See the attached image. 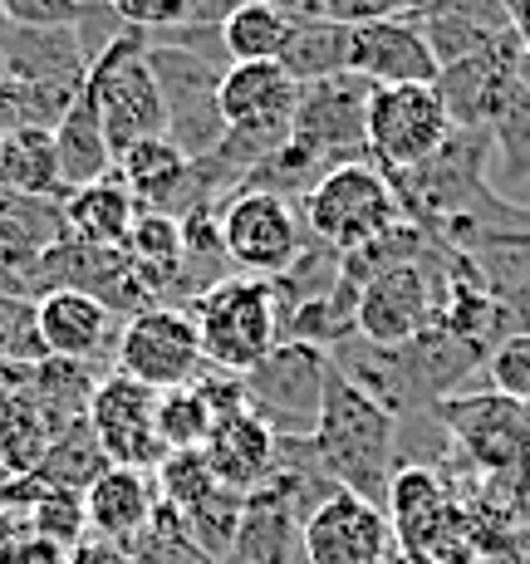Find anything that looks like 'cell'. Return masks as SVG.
I'll return each instance as SVG.
<instances>
[{
  "label": "cell",
  "mask_w": 530,
  "mask_h": 564,
  "mask_svg": "<svg viewBox=\"0 0 530 564\" xmlns=\"http://www.w3.org/2000/svg\"><path fill=\"white\" fill-rule=\"evenodd\" d=\"M202 339V359L221 373H251L256 364L270 359V349L280 344V305L275 285L256 275L216 280L207 295L192 310Z\"/></svg>",
  "instance_id": "3957f363"
},
{
  "label": "cell",
  "mask_w": 530,
  "mask_h": 564,
  "mask_svg": "<svg viewBox=\"0 0 530 564\" xmlns=\"http://www.w3.org/2000/svg\"><path fill=\"white\" fill-rule=\"evenodd\" d=\"M123 256H128L133 280H143V285L158 290V285H167V280H177L182 260H187V246H182V221H177V216H167V212H138Z\"/></svg>",
  "instance_id": "d4e9b609"
},
{
  "label": "cell",
  "mask_w": 530,
  "mask_h": 564,
  "mask_svg": "<svg viewBox=\"0 0 530 564\" xmlns=\"http://www.w3.org/2000/svg\"><path fill=\"white\" fill-rule=\"evenodd\" d=\"M447 427L462 437V447L477 462H486L491 471H506V466L530 457V412L526 403H511V398H457V403L442 408Z\"/></svg>",
  "instance_id": "e0dca14e"
},
{
  "label": "cell",
  "mask_w": 530,
  "mask_h": 564,
  "mask_svg": "<svg viewBox=\"0 0 530 564\" xmlns=\"http://www.w3.org/2000/svg\"><path fill=\"white\" fill-rule=\"evenodd\" d=\"M113 167H118V182L128 187V197L143 212H162L182 192V182H187L192 158L172 138H143V143L123 148L113 158Z\"/></svg>",
  "instance_id": "7402d4cb"
},
{
  "label": "cell",
  "mask_w": 530,
  "mask_h": 564,
  "mask_svg": "<svg viewBox=\"0 0 530 564\" xmlns=\"http://www.w3.org/2000/svg\"><path fill=\"white\" fill-rule=\"evenodd\" d=\"M388 516L383 506L334 486L324 501L305 511L300 555L305 564H383L388 560Z\"/></svg>",
  "instance_id": "30bf717a"
},
{
  "label": "cell",
  "mask_w": 530,
  "mask_h": 564,
  "mask_svg": "<svg viewBox=\"0 0 530 564\" xmlns=\"http://www.w3.org/2000/svg\"><path fill=\"white\" fill-rule=\"evenodd\" d=\"M30 540H35L30 516L15 511V506H0V564H20V560H25Z\"/></svg>",
  "instance_id": "d590c367"
},
{
  "label": "cell",
  "mask_w": 530,
  "mask_h": 564,
  "mask_svg": "<svg viewBox=\"0 0 530 564\" xmlns=\"http://www.w3.org/2000/svg\"><path fill=\"white\" fill-rule=\"evenodd\" d=\"M202 457H207L216 486H226V491H236V496H251L256 486H266L270 476H275L280 437L270 422H261L246 408V412H231V417H216Z\"/></svg>",
  "instance_id": "9a60e30c"
},
{
  "label": "cell",
  "mask_w": 530,
  "mask_h": 564,
  "mask_svg": "<svg viewBox=\"0 0 530 564\" xmlns=\"http://www.w3.org/2000/svg\"><path fill=\"white\" fill-rule=\"evenodd\" d=\"M369 94L374 84H364L359 74H334V79H320V84H300L290 143L310 158L329 153V148H364Z\"/></svg>",
  "instance_id": "4fadbf2b"
},
{
  "label": "cell",
  "mask_w": 530,
  "mask_h": 564,
  "mask_svg": "<svg viewBox=\"0 0 530 564\" xmlns=\"http://www.w3.org/2000/svg\"><path fill=\"white\" fill-rule=\"evenodd\" d=\"M295 20L275 6V0H236L221 15V50L231 64H280Z\"/></svg>",
  "instance_id": "603a6c76"
},
{
  "label": "cell",
  "mask_w": 530,
  "mask_h": 564,
  "mask_svg": "<svg viewBox=\"0 0 530 564\" xmlns=\"http://www.w3.org/2000/svg\"><path fill=\"white\" fill-rule=\"evenodd\" d=\"M413 0H329V20L334 25H374V20H393L408 15Z\"/></svg>",
  "instance_id": "e575fe53"
},
{
  "label": "cell",
  "mask_w": 530,
  "mask_h": 564,
  "mask_svg": "<svg viewBox=\"0 0 530 564\" xmlns=\"http://www.w3.org/2000/svg\"><path fill=\"white\" fill-rule=\"evenodd\" d=\"M0 187L20 197H54L64 192L60 158H54V128H15L0 138Z\"/></svg>",
  "instance_id": "cb8c5ba5"
},
{
  "label": "cell",
  "mask_w": 530,
  "mask_h": 564,
  "mask_svg": "<svg viewBox=\"0 0 530 564\" xmlns=\"http://www.w3.org/2000/svg\"><path fill=\"white\" fill-rule=\"evenodd\" d=\"M108 6L128 30L192 25V15H197V0H108Z\"/></svg>",
  "instance_id": "836d02e7"
},
{
  "label": "cell",
  "mask_w": 530,
  "mask_h": 564,
  "mask_svg": "<svg viewBox=\"0 0 530 564\" xmlns=\"http://www.w3.org/2000/svg\"><path fill=\"white\" fill-rule=\"evenodd\" d=\"M54 158H60L64 197L89 187V182H104L108 167H113V153H108V138H104L99 108H94L89 89L74 94V104L64 108V118L54 123Z\"/></svg>",
  "instance_id": "44dd1931"
},
{
  "label": "cell",
  "mask_w": 530,
  "mask_h": 564,
  "mask_svg": "<svg viewBox=\"0 0 530 564\" xmlns=\"http://www.w3.org/2000/svg\"><path fill=\"white\" fill-rule=\"evenodd\" d=\"M486 373H491V388L501 398H511V403H530V334H511L506 344H496Z\"/></svg>",
  "instance_id": "d6a6232c"
},
{
  "label": "cell",
  "mask_w": 530,
  "mask_h": 564,
  "mask_svg": "<svg viewBox=\"0 0 530 564\" xmlns=\"http://www.w3.org/2000/svg\"><path fill=\"white\" fill-rule=\"evenodd\" d=\"M84 511H89L94 540L108 545H133L158 516V486L153 471H133V466H104L89 486H84Z\"/></svg>",
  "instance_id": "ac0fdd59"
},
{
  "label": "cell",
  "mask_w": 530,
  "mask_h": 564,
  "mask_svg": "<svg viewBox=\"0 0 530 564\" xmlns=\"http://www.w3.org/2000/svg\"><path fill=\"white\" fill-rule=\"evenodd\" d=\"M290 20H329V0H275Z\"/></svg>",
  "instance_id": "74e56055"
},
{
  "label": "cell",
  "mask_w": 530,
  "mask_h": 564,
  "mask_svg": "<svg viewBox=\"0 0 530 564\" xmlns=\"http://www.w3.org/2000/svg\"><path fill=\"white\" fill-rule=\"evenodd\" d=\"M241 501L246 496H236V491H212L207 501L197 506V511H187V516H177L182 520V530H187V540L202 550L212 564H221L226 555H231V540H236V525H241Z\"/></svg>",
  "instance_id": "4dcf8cb0"
},
{
  "label": "cell",
  "mask_w": 530,
  "mask_h": 564,
  "mask_svg": "<svg viewBox=\"0 0 530 564\" xmlns=\"http://www.w3.org/2000/svg\"><path fill=\"white\" fill-rule=\"evenodd\" d=\"M69 564H138L123 545H108V540H84L79 550L69 555Z\"/></svg>",
  "instance_id": "8d00e7d4"
},
{
  "label": "cell",
  "mask_w": 530,
  "mask_h": 564,
  "mask_svg": "<svg viewBox=\"0 0 530 564\" xmlns=\"http://www.w3.org/2000/svg\"><path fill=\"white\" fill-rule=\"evenodd\" d=\"M35 329L50 359L89 364L94 354H104L108 334H113V310L79 285H50L35 300Z\"/></svg>",
  "instance_id": "2e32d148"
},
{
  "label": "cell",
  "mask_w": 530,
  "mask_h": 564,
  "mask_svg": "<svg viewBox=\"0 0 530 564\" xmlns=\"http://www.w3.org/2000/svg\"><path fill=\"white\" fill-rule=\"evenodd\" d=\"M383 516L418 564H432V540L452 525L447 491H442V481L428 471V466H403V471L388 481Z\"/></svg>",
  "instance_id": "d6986e66"
},
{
  "label": "cell",
  "mask_w": 530,
  "mask_h": 564,
  "mask_svg": "<svg viewBox=\"0 0 530 564\" xmlns=\"http://www.w3.org/2000/svg\"><path fill=\"white\" fill-rule=\"evenodd\" d=\"M138 212H143V206L128 197V187L118 177L89 182V187L64 197V212H60L64 241L89 246V251H123L128 236H133Z\"/></svg>",
  "instance_id": "ffe728a7"
},
{
  "label": "cell",
  "mask_w": 530,
  "mask_h": 564,
  "mask_svg": "<svg viewBox=\"0 0 530 564\" xmlns=\"http://www.w3.org/2000/svg\"><path fill=\"white\" fill-rule=\"evenodd\" d=\"M300 476H285L275 466L266 486H256L241 501V525H236L231 555L226 564H290L300 550V525H305V511H300Z\"/></svg>",
  "instance_id": "7c38bea8"
},
{
  "label": "cell",
  "mask_w": 530,
  "mask_h": 564,
  "mask_svg": "<svg viewBox=\"0 0 530 564\" xmlns=\"http://www.w3.org/2000/svg\"><path fill=\"white\" fill-rule=\"evenodd\" d=\"M285 74L295 84H320L334 74H349V25L334 20H295L285 54H280Z\"/></svg>",
  "instance_id": "484cf974"
},
{
  "label": "cell",
  "mask_w": 530,
  "mask_h": 564,
  "mask_svg": "<svg viewBox=\"0 0 530 564\" xmlns=\"http://www.w3.org/2000/svg\"><path fill=\"white\" fill-rule=\"evenodd\" d=\"M452 138V113L442 104L437 84H398V89H374L369 113H364V148L393 172L423 167L437 158Z\"/></svg>",
  "instance_id": "8992f818"
},
{
  "label": "cell",
  "mask_w": 530,
  "mask_h": 564,
  "mask_svg": "<svg viewBox=\"0 0 530 564\" xmlns=\"http://www.w3.org/2000/svg\"><path fill=\"white\" fill-rule=\"evenodd\" d=\"M300 84L285 64H231L216 84V118L226 128V143H251L256 158H275L295 128Z\"/></svg>",
  "instance_id": "5b68a950"
},
{
  "label": "cell",
  "mask_w": 530,
  "mask_h": 564,
  "mask_svg": "<svg viewBox=\"0 0 530 564\" xmlns=\"http://www.w3.org/2000/svg\"><path fill=\"white\" fill-rule=\"evenodd\" d=\"M310 452L329 471V481L349 496H388V462H393V412H388L359 378L344 368L324 373L320 422L310 432ZM378 506V501H374Z\"/></svg>",
  "instance_id": "6da1fadb"
},
{
  "label": "cell",
  "mask_w": 530,
  "mask_h": 564,
  "mask_svg": "<svg viewBox=\"0 0 530 564\" xmlns=\"http://www.w3.org/2000/svg\"><path fill=\"white\" fill-rule=\"evenodd\" d=\"M118 373L138 378L153 393L187 388L202 378V339L187 310H138L118 329Z\"/></svg>",
  "instance_id": "52a82bcc"
},
{
  "label": "cell",
  "mask_w": 530,
  "mask_h": 564,
  "mask_svg": "<svg viewBox=\"0 0 530 564\" xmlns=\"http://www.w3.org/2000/svg\"><path fill=\"white\" fill-rule=\"evenodd\" d=\"M30 516V530H35L45 545L64 550V555H74V550L84 545V530H89V511H84V491H74V486H45L40 481V496L25 506Z\"/></svg>",
  "instance_id": "83f0119b"
},
{
  "label": "cell",
  "mask_w": 530,
  "mask_h": 564,
  "mask_svg": "<svg viewBox=\"0 0 530 564\" xmlns=\"http://www.w3.org/2000/svg\"><path fill=\"white\" fill-rule=\"evenodd\" d=\"M221 256L236 260L246 275L266 280L295 265L300 256V221L280 192H236L221 206Z\"/></svg>",
  "instance_id": "9c48e42d"
},
{
  "label": "cell",
  "mask_w": 530,
  "mask_h": 564,
  "mask_svg": "<svg viewBox=\"0 0 530 564\" xmlns=\"http://www.w3.org/2000/svg\"><path fill=\"white\" fill-rule=\"evenodd\" d=\"M432 319V295L418 265H388L374 280H364V295L354 300V329L369 344L383 349H403L408 339L428 329Z\"/></svg>",
  "instance_id": "5bb4252c"
},
{
  "label": "cell",
  "mask_w": 530,
  "mask_h": 564,
  "mask_svg": "<svg viewBox=\"0 0 530 564\" xmlns=\"http://www.w3.org/2000/svg\"><path fill=\"white\" fill-rule=\"evenodd\" d=\"M153 486H158V501L167 506L172 516L197 511L212 491H221L202 452H167V457L158 462V471H153Z\"/></svg>",
  "instance_id": "f546056e"
},
{
  "label": "cell",
  "mask_w": 530,
  "mask_h": 564,
  "mask_svg": "<svg viewBox=\"0 0 530 564\" xmlns=\"http://www.w3.org/2000/svg\"><path fill=\"white\" fill-rule=\"evenodd\" d=\"M305 226L339 256H354L374 246L398 226V202L388 182L364 162H339L320 172V182L305 197Z\"/></svg>",
  "instance_id": "277c9868"
},
{
  "label": "cell",
  "mask_w": 530,
  "mask_h": 564,
  "mask_svg": "<svg viewBox=\"0 0 530 564\" xmlns=\"http://www.w3.org/2000/svg\"><path fill=\"white\" fill-rule=\"evenodd\" d=\"M216 427V412L197 383L158 393V437L167 452H202Z\"/></svg>",
  "instance_id": "f1b7e54d"
},
{
  "label": "cell",
  "mask_w": 530,
  "mask_h": 564,
  "mask_svg": "<svg viewBox=\"0 0 530 564\" xmlns=\"http://www.w3.org/2000/svg\"><path fill=\"white\" fill-rule=\"evenodd\" d=\"M54 447V427L45 422V412L30 403L25 388L0 393V462L15 476H35L40 462Z\"/></svg>",
  "instance_id": "4316f807"
},
{
  "label": "cell",
  "mask_w": 530,
  "mask_h": 564,
  "mask_svg": "<svg viewBox=\"0 0 530 564\" xmlns=\"http://www.w3.org/2000/svg\"><path fill=\"white\" fill-rule=\"evenodd\" d=\"M84 89H89L94 108H99V123L108 138V153H123V148L143 143V138H172V118H167V99H162V84L153 74L138 30L108 45L99 59L84 69Z\"/></svg>",
  "instance_id": "7a4b0ae2"
},
{
  "label": "cell",
  "mask_w": 530,
  "mask_h": 564,
  "mask_svg": "<svg viewBox=\"0 0 530 564\" xmlns=\"http://www.w3.org/2000/svg\"><path fill=\"white\" fill-rule=\"evenodd\" d=\"M84 422H89V432H94V442H99L108 466L158 471V462L167 457V447H162V437H158V393L128 373H108L94 383Z\"/></svg>",
  "instance_id": "ba28073f"
},
{
  "label": "cell",
  "mask_w": 530,
  "mask_h": 564,
  "mask_svg": "<svg viewBox=\"0 0 530 564\" xmlns=\"http://www.w3.org/2000/svg\"><path fill=\"white\" fill-rule=\"evenodd\" d=\"M0 359L6 364H45V344L35 329V300L0 295Z\"/></svg>",
  "instance_id": "1f68e13d"
},
{
  "label": "cell",
  "mask_w": 530,
  "mask_h": 564,
  "mask_svg": "<svg viewBox=\"0 0 530 564\" xmlns=\"http://www.w3.org/2000/svg\"><path fill=\"white\" fill-rule=\"evenodd\" d=\"M349 74H359L374 89L437 84L442 54L428 40V30L413 25V15H393L374 20V25H349Z\"/></svg>",
  "instance_id": "8fae6325"
}]
</instances>
